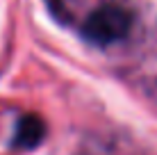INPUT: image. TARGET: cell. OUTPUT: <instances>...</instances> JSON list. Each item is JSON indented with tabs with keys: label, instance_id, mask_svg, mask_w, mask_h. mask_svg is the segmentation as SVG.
Here are the masks:
<instances>
[{
	"label": "cell",
	"instance_id": "obj_1",
	"mask_svg": "<svg viewBox=\"0 0 157 155\" xmlns=\"http://www.w3.org/2000/svg\"><path fill=\"white\" fill-rule=\"evenodd\" d=\"M132 28V14L121 5H102L82 25V34L96 46H109L125 39Z\"/></svg>",
	"mask_w": 157,
	"mask_h": 155
},
{
	"label": "cell",
	"instance_id": "obj_2",
	"mask_svg": "<svg viewBox=\"0 0 157 155\" xmlns=\"http://www.w3.org/2000/svg\"><path fill=\"white\" fill-rule=\"evenodd\" d=\"M46 137V123L39 114H25L16 123L14 146L16 148H34L39 146Z\"/></svg>",
	"mask_w": 157,
	"mask_h": 155
}]
</instances>
